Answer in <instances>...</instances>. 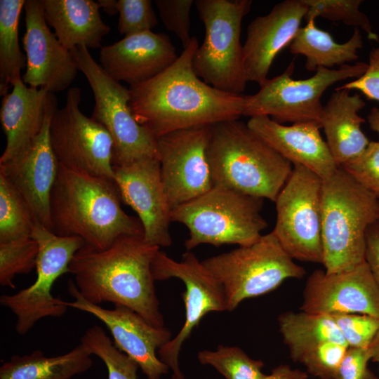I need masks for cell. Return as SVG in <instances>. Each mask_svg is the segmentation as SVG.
Returning a JSON list of instances; mask_svg holds the SVG:
<instances>
[{
  "instance_id": "9",
  "label": "cell",
  "mask_w": 379,
  "mask_h": 379,
  "mask_svg": "<svg viewBox=\"0 0 379 379\" xmlns=\"http://www.w3.org/2000/svg\"><path fill=\"white\" fill-rule=\"evenodd\" d=\"M70 52L93 93L95 105L91 117L102 124L112 139L113 166L157 157V140L133 116L129 88L109 77L86 46H77Z\"/></svg>"
},
{
  "instance_id": "5",
  "label": "cell",
  "mask_w": 379,
  "mask_h": 379,
  "mask_svg": "<svg viewBox=\"0 0 379 379\" xmlns=\"http://www.w3.org/2000/svg\"><path fill=\"white\" fill-rule=\"evenodd\" d=\"M378 219L379 199L341 167L322 180V265L327 273L365 261L366 230Z\"/></svg>"
},
{
  "instance_id": "22",
  "label": "cell",
  "mask_w": 379,
  "mask_h": 379,
  "mask_svg": "<svg viewBox=\"0 0 379 379\" xmlns=\"http://www.w3.org/2000/svg\"><path fill=\"white\" fill-rule=\"evenodd\" d=\"M178 57L168 35L147 31L101 47L99 61L109 77L131 86L156 77Z\"/></svg>"
},
{
  "instance_id": "32",
  "label": "cell",
  "mask_w": 379,
  "mask_h": 379,
  "mask_svg": "<svg viewBox=\"0 0 379 379\" xmlns=\"http://www.w3.org/2000/svg\"><path fill=\"white\" fill-rule=\"evenodd\" d=\"M199 361L210 365L226 379H262L264 363L248 357L236 346L220 345L215 350H205L198 353Z\"/></svg>"
},
{
  "instance_id": "45",
  "label": "cell",
  "mask_w": 379,
  "mask_h": 379,
  "mask_svg": "<svg viewBox=\"0 0 379 379\" xmlns=\"http://www.w3.org/2000/svg\"><path fill=\"white\" fill-rule=\"evenodd\" d=\"M367 121L370 128L379 135V107L371 108L367 116Z\"/></svg>"
},
{
  "instance_id": "2",
  "label": "cell",
  "mask_w": 379,
  "mask_h": 379,
  "mask_svg": "<svg viewBox=\"0 0 379 379\" xmlns=\"http://www.w3.org/2000/svg\"><path fill=\"white\" fill-rule=\"evenodd\" d=\"M159 247L142 235H124L105 250L84 244L74 254L69 272L87 301L126 307L151 325L164 327L156 294L152 262Z\"/></svg>"
},
{
  "instance_id": "40",
  "label": "cell",
  "mask_w": 379,
  "mask_h": 379,
  "mask_svg": "<svg viewBox=\"0 0 379 379\" xmlns=\"http://www.w3.org/2000/svg\"><path fill=\"white\" fill-rule=\"evenodd\" d=\"M192 0H156L159 16L165 27L180 40L183 48L191 39L190 11Z\"/></svg>"
},
{
  "instance_id": "26",
  "label": "cell",
  "mask_w": 379,
  "mask_h": 379,
  "mask_svg": "<svg viewBox=\"0 0 379 379\" xmlns=\"http://www.w3.org/2000/svg\"><path fill=\"white\" fill-rule=\"evenodd\" d=\"M43 5L47 24L69 51L79 46L101 48L103 36L110 32L93 0H43Z\"/></svg>"
},
{
  "instance_id": "24",
  "label": "cell",
  "mask_w": 379,
  "mask_h": 379,
  "mask_svg": "<svg viewBox=\"0 0 379 379\" xmlns=\"http://www.w3.org/2000/svg\"><path fill=\"white\" fill-rule=\"evenodd\" d=\"M56 108L54 93L30 87L22 79L17 80L1 101L0 121L6 145L0 164L11 159L36 137L48 114Z\"/></svg>"
},
{
  "instance_id": "11",
  "label": "cell",
  "mask_w": 379,
  "mask_h": 379,
  "mask_svg": "<svg viewBox=\"0 0 379 379\" xmlns=\"http://www.w3.org/2000/svg\"><path fill=\"white\" fill-rule=\"evenodd\" d=\"M31 237L39 245L35 281L13 295H2L0 298V304L16 316L15 330L22 335L40 319L60 317L66 313L69 307L66 301L54 297L52 287L58 278L69 272L74 254L85 244L80 237L57 235L38 222Z\"/></svg>"
},
{
  "instance_id": "15",
  "label": "cell",
  "mask_w": 379,
  "mask_h": 379,
  "mask_svg": "<svg viewBox=\"0 0 379 379\" xmlns=\"http://www.w3.org/2000/svg\"><path fill=\"white\" fill-rule=\"evenodd\" d=\"M210 127L175 131L157 140L161 181L171 211L214 186L206 154Z\"/></svg>"
},
{
  "instance_id": "21",
  "label": "cell",
  "mask_w": 379,
  "mask_h": 379,
  "mask_svg": "<svg viewBox=\"0 0 379 379\" xmlns=\"http://www.w3.org/2000/svg\"><path fill=\"white\" fill-rule=\"evenodd\" d=\"M307 6L303 0H285L248 26L243 46L244 66L248 81L262 86L276 56L293 40Z\"/></svg>"
},
{
  "instance_id": "6",
  "label": "cell",
  "mask_w": 379,
  "mask_h": 379,
  "mask_svg": "<svg viewBox=\"0 0 379 379\" xmlns=\"http://www.w3.org/2000/svg\"><path fill=\"white\" fill-rule=\"evenodd\" d=\"M263 199L214 185L200 197L171 211V221L185 225L187 251L203 244L246 246L256 242L267 223L261 214Z\"/></svg>"
},
{
  "instance_id": "17",
  "label": "cell",
  "mask_w": 379,
  "mask_h": 379,
  "mask_svg": "<svg viewBox=\"0 0 379 379\" xmlns=\"http://www.w3.org/2000/svg\"><path fill=\"white\" fill-rule=\"evenodd\" d=\"M23 48L27 59L22 79L33 88L51 93L68 88L79 69L69 50L52 32L46 22L43 0H25Z\"/></svg>"
},
{
  "instance_id": "41",
  "label": "cell",
  "mask_w": 379,
  "mask_h": 379,
  "mask_svg": "<svg viewBox=\"0 0 379 379\" xmlns=\"http://www.w3.org/2000/svg\"><path fill=\"white\" fill-rule=\"evenodd\" d=\"M370 360L371 352L369 347H349L335 379H378L368 367Z\"/></svg>"
},
{
  "instance_id": "28",
  "label": "cell",
  "mask_w": 379,
  "mask_h": 379,
  "mask_svg": "<svg viewBox=\"0 0 379 379\" xmlns=\"http://www.w3.org/2000/svg\"><path fill=\"white\" fill-rule=\"evenodd\" d=\"M362 46L359 28H354L349 40L340 44L328 32L319 29L314 20H310L305 26L300 27L289 50L292 54L304 55L306 69L316 72L320 67L331 69L335 65L340 67L356 60Z\"/></svg>"
},
{
  "instance_id": "27",
  "label": "cell",
  "mask_w": 379,
  "mask_h": 379,
  "mask_svg": "<svg viewBox=\"0 0 379 379\" xmlns=\"http://www.w3.org/2000/svg\"><path fill=\"white\" fill-rule=\"evenodd\" d=\"M91 350L83 343L56 357L37 350L24 356L13 355L0 367V379H71L93 365Z\"/></svg>"
},
{
  "instance_id": "1",
  "label": "cell",
  "mask_w": 379,
  "mask_h": 379,
  "mask_svg": "<svg viewBox=\"0 0 379 379\" xmlns=\"http://www.w3.org/2000/svg\"><path fill=\"white\" fill-rule=\"evenodd\" d=\"M198 46L192 36L170 67L128 88L134 119L157 140L173 131L239 119L243 115L246 95L218 90L194 73L192 59Z\"/></svg>"
},
{
  "instance_id": "43",
  "label": "cell",
  "mask_w": 379,
  "mask_h": 379,
  "mask_svg": "<svg viewBox=\"0 0 379 379\" xmlns=\"http://www.w3.org/2000/svg\"><path fill=\"white\" fill-rule=\"evenodd\" d=\"M365 261L379 288V219L366 230Z\"/></svg>"
},
{
  "instance_id": "4",
  "label": "cell",
  "mask_w": 379,
  "mask_h": 379,
  "mask_svg": "<svg viewBox=\"0 0 379 379\" xmlns=\"http://www.w3.org/2000/svg\"><path fill=\"white\" fill-rule=\"evenodd\" d=\"M206 154L214 185L274 202L293 167L239 119L211 125Z\"/></svg>"
},
{
  "instance_id": "8",
  "label": "cell",
  "mask_w": 379,
  "mask_h": 379,
  "mask_svg": "<svg viewBox=\"0 0 379 379\" xmlns=\"http://www.w3.org/2000/svg\"><path fill=\"white\" fill-rule=\"evenodd\" d=\"M201 262L220 283L227 311H233L246 299L275 290L288 279H301L305 274L272 232L251 245Z\"/></svg>"
},
{
  "instance_id": "13",
  "label": "cell",
  "mask_w": 379,
  "mask_h": 379,
  "mask_svg": "<svg viewBox=\"0 0 379 379\" xmlns=\"http://www.w3.org/2000/svg\"><path fill=\"white\" fill-rule=\"evenodd\" d=\"M81 91L70 88L65 105L56 108L49 127L50 142L60 165L114 180L112 139L100 123L79 109Z\"/></svg>"
},
{
  "instance_id": "33",
  "label": "cell",
  "mask_w": 379,
  "mask_h": 379,
  "mask_svg": "<svg viewBox=\"0 0 379 379\" xmlns=\"http://www.w3.org/2000/svg\"><path fill=\"white\" fill-rule=\"evenodd\" d=\"M81 343L104 362L108 379H138L137 363L114 345L102 327L95 325L88 328Z\"/></svg>"
},
{
  "instance_id": "19",
  "label": "cell",
  "mask_w": 379,
  "mask_h": 379,
  "mask_svg": "<svg viewBox=\"0 0 379 379\" xmlns=\"http://www.w3.org/2000/svg\"><path fill=\"white\" fill-rule=\"evenodd\" d=\"M113 168L121 200L137 213L145 240L159 248L170 246L171 208L164 192L157 157H146L128 166Z\"/></svg>"
},
{
  "instance_id": "46",
  "label": "cell",
  "mask_w": 379,
  "mask_h": 379,
  "mask_svg": "<svg viewBox=\"0 0 379 379\" xmlns=\"http://www.w3.org/2000/svg\"><path fill=\"white\" fill-rule=\"evenodd\" d=\"M117 1L118 0H98V3L100 8L110 15H114L118 13L117 9Z\"/></svg>"
},
{
  "instance_id": "10",
  "label": "cell",
  "mask_w": 379,
  "mask_h": 379,
  "mask_svg": "<svg viewBox=\"0 0 379 379\" xmlns=\"http://www.w3.org/2000/svg\"><path fill=\"white\" fill-rule=\"evenodd\" d=\"M367 67L363 62L338 69L320 67L310 78L295 80L292 61L282 74L268 79L256 93L246 95L243 115L272 116L280 124L311 122L321 128L324 92L338 81L360 77Z\"/></svg>"
},
{
  "instance_id": "25",
  "label": "cell",
  "mask_w": 379,
  "mask_h": 379,
  "mask_svg": "<svg viewBox=\"0 0 379 379\" xmlns=\"http://www.w3.org/2000/svg\"><path fill=\"white\" fill-rule=\"evenodd\" d=\"M350 91L336 88L323 107L321 128L339 167L359 155L370 142L361 128L365 119L359 114L365 102L359 94Z\"/></svg>"
},
{
  "instance_id": "36",
  "label": "cell",
  "mask_w": 379,
  "mask_h": 379,
  "mask_svg": "<svg viewBox=\"0 0 379 379\" xmlns=\"http://www.w3.org/2000/svg\"><path fill=\"white\" fill-rule=\"evenodd\" d=\"M349 347L343 343L326 341L307 351L300 359L307 373L319 379H335Z\"/></svg>"
},
{
  "instance_id": "39",
  "label": "cell",
  "mask_w": 379,
  "mask_h": 379,
  "mask_svg": "<svg viewBox=\"0 0 379 379\" xmlns=\"http://www.w3.org/2000/svg\"><path fill=\"white\" fill-rule=\"evenodd\" d=\"M340 167L379 199V141H370L359 155Z\"/></svg>"
},
{
  "instance_id": "35",
  "label": "cell",
  "mask_w": 379,
  "mask_h": 379,
  "mask_svg": "<svg viewBox=\"0 0 379 379\" xmlns=\"http://www.w3.org/2000/svg\"><path fill=\"white\" fill-rule=\"evenodd\" d=\"M39 245L32 237L0 244V284L14 288L17 274L36 268Z\"/></svg>"
},
{
  "instance_id": "3",
  "label": "cell",
  "mask_w": 379,
  "mask_h": 379,
  "mask_svg": "<svg viewBox=\"0 0 379 379\" xmlns=\"http://www.w3.org/2000/svg\"><path fill=\"white\" fill-rule=\"evenodd\" d=\"M114 180L59 166L50 199L52 232L78 237L98 250L124 235H142L137 217L126 214Z\"/></svg>"
},
{
  "instance_id": "14",
  "label": "cell",
  "mask_w": 379,
  "mask_h": 379,
  "mask_svg": "<svg viewBox=\"0 0 379 379\" xmlns=\"http://www.w3.org/2000/svg\"><path fill=\"white\" fill-rule=\"evenodd\" d=\"M152 272L155 281L177 278L185 286L182 293L185 307L182 327L157 351L159 359L172 371L171 379H185L179 366L182 346L206 314L227 310L225 297L218 280L190 251L176 261L159 249L152 260Z\"/></svg>"
},
{
  "instance_id": "23",
  "label": "cell",
  "mask_w": 379,
  "mask_h": 379,
  "mask_svg": "<svg viewBox=\"0 0 379 379\" xmlns=\"http://www.w3.org/2000/svg\"><path fill=\"white\" fill-rule=\"evenodd\" d=\"M248 127L292 165H301L322 180L339 167L326 142L320 133L321 127L311 122L285 126L268 116L251 117Z\"/></svg>"
},
{
  "instance_id": "16",
  "label": "cell",
  "mask_w": 379,
  "mask_h": 379,
  "mask_svg": "<svg viewBox=\"0 0 379 379\" xmlns=\"http://www.w3.org/2000/svg\"><path fill=\"white\" fill-rule=\"evenodd\" d=\"M67 291L74 300L66 302L67 305L101 321L110 331L114 345L137 363L147 379H160L168 373L169 367L157 355L158 350L172 339L168 328L151 325L126 307L114 305L109 310L87 301L71 279L67 282Z\"/></svg>"
},
{
  "instance_id": "12",
  "label": "cell",
  "mask_w": 379,
  "mask_h": 379,
  "mask_svg": "<svg viewBox=\"0 0 379 379\" xmlns=\"http://www.w3.org/2000/svg\"><path fill=\"white\" fill-rule=\"evenodd\" d=\"M293 166L275 201L272 232L293 260L322 264V179L301 165Z\"/></svg>"
},
{
  "instance_id": "20",
  "label": "cell",
  "mask_w": 379,
  "mask_h": 379,
  "mask_svg": "<svg viewBox=\"0 0 379 379\" xmlns=\"http://www.w3.org/2000/svg\"><path fill=\"white\" fill-rule=\"evenodd\" d=\"M53 112L48 114L36 137L11 159L0 164V173L25 199L36 222L51 231V193L60 166L49 138Z\"/></svg>"
},
{
  "instance_id": "31",
  "label": "cell",
  "mask_w": 379,
  "mask_h": 379,
  "mask_svg": "<svg viewBox=\"0 0 379 379\" xmlns=\"http://www.w3.org/2000/svg\"><path fill=\"white\" fill-rule=\"evenodd\" d=\"M36 222L25 199L0 173V244L31 237Z\"/></svg>"
},
{
  "instance_id": "38",
  "label": "cell",
  "mask_w": 379,
  "mask_h": 379,
  "mask_svg": "<svg viewBox=\"0 0 379 379\" xmlns=\"http://www.w3.org/2000/svg\"><path fill=\"white\" fill-rule=\"evenodd\" d=\"M117 29L126 36L151 31L158 21L150 0H118Z\"/></svg>"
},
{
  "instance_id": "34",
  "label": "cell",
  "mask_w": 379,
  "mask_h": 379,
  "mask_svg": "<svg viewBox=\"0 0 379 379\" xmlns=\"http://www.w3.org/2000/svg\"><path fill=\"white\" fill-rule=\"evenodd\" d=\"M307 6L305 16L307 22L322 17L334 22H342L365 31L371 40L378 41L368 18L360 11L361 0H303Z\"/></svg>"
},
{
  "instance_id": "42",
  "label": "cell",
  "mask_w": 379,
  "mask_h": 379,
  "mask_svg": "<svg viewBox=\"0 0 379 379\" xmlns=\"http://www.w3.org/2000/svg\"><path fill=\"white\" fill-rule=\"evenodd\" d=\"M338 88L358 91L368 99L379 102V46L369 53L368 67L364 74Z\"/></svg>"
},
{
  "instance_id": "44",
  "label": "cell",
  "mask_w": 379,
  "mask_h": 379,
  "mask_svg": "<svg viewBox=\"0 0 379 379\" xmlns=\"http://www.w3.org/2000/svg\"><path fill=\"white\" fill-rule=\"evenodd\" d=\"M308 373L300 369H293L287 364H281L272 369L269 375L262 379H307Z\"/></svg>"
},
{
  "instance_id": "30",
  "label": "cell",
  "mask_w": 379,
  "mask_h": 379,
  "mask_svg": "<svg viewBox=\"0 0 379 379\" xmlns=\"http://www.w3.org/2000/svg\"><path fill=\"white\" fill-rule=\"evenodd\" d=\"M25 0H0V95L8 93L14 83L22 79L26 55L20 51L18 27Z\"/></svg>"
},
{
  "instance_id": "37",
  "label": "cell",
  "mask_w": 379,
  "mask_h": 379,
  "mask_svg": "<svg viewBox=\"0 0 379 379\" xmlns=\"http://www.w3.org/2000/svg\"><path fill=\"white\" fill-rule=\"evenodd\" d=\"M349 347L367 348L379 331V318L362 314L330 315Z\"/></svg>"
},
{
  "instance_id": "7",
  "label": "cell",
  "mask_w": 379,
  "mask_h": 379,
  "mask_svg": "<svg viewBox=\"0 0 379 379\" xmlns=\"http://www.w3.org/2000/svg\"><path fill=\"white\" fill-rule=\"evenodd\" d=\"M205 28L202 44L192 59L196 75L213 88L242 94L248 82L244 66L241 27L251 0H196Z\"/></svg>"
},
{
  "instance_id": "29",
  "label": "cell",
  "mask_w": 379,
  "mask_h": 379,
  "mask_svg": "<svg viewBox=\"0 0 379 379\" xmlns=\"http://www.w3.org/2000/svg\"><path fill=\"white\" fill-rule=\"evenodd\" d=\"M278 322L283 341L294 361L299 362L305 353L324 342L347 345L330 315L288 311L279 316Z\"/></svg>"
},
{
  "instance_id": "18",
  "label": "cell",
  "mask_w": 379,
  "mask_h": 379,
  "mask_svg": "<svg viewBox=\"0 0 379 379\" xmlns=\"http://www.w3.org/2000/svg\"><path fill=\"white\" fill-rule=\"evenodd\" d=\"M300 310L327 315L362 314L379 318V288L366 262L334 273L314 270L305 283Z\"/></svg>"
},
{
  "instance_id": "47",
  "label": "cell",
  "mask_w": 379,
  "mask_h": 379,
  "mask_svg": "<svg viewBox=\"0 0 379 379\" xmlns=\"http://www.w3.org/2000/svg\"><path fill=\"white\" fill-rule=\"evenodd\" d=\"M368 347L371 352V360L379 364V331Z\"/></svg>"
}]
</instances>
